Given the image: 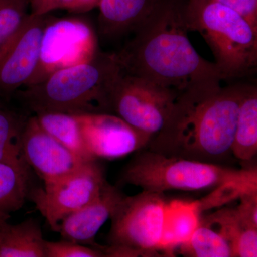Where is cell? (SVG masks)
I'll return each mask as SVG.
<instances>
[{"label":"cell","instance_id":"6da1fadb","mask_svg":"<svg viewBox=\"0 0 257 257\" xmlns=\"http://www.w3.org/2000/svg\"><path fill=\"white\" fill-rule=\"evenodd\" d=\"M196 83L179 92L165 124L147 148L166 155L225 165L231 152L241 82Z\"/></svg>","mask_w":257,"mask_h":257},{"label":"cell","instance_id":"7a4b0ae2","mask_svg":"<svg viewBox=\"0 0 257 257\" xmlns=\"http://www.w3.org/2000/svg\"><path fill=\"white\" fill-rule=\"evenodd\" d=\"M187 1L162 0L132 32L133 37L114 53L123 72L179 92L196 83L222 80L214 62L201 57L189 41Z\"/></svg>","mask_w":257,"mask_h":257},{"label":"cell","instance_id":"3957f363","mask_svg":"<svg viewBox=\"0 0 257 257\" xmlns=\"http://www.w3.org/2000/svg\"><path fill=\"white\" fill-rule=\"evenodd\" d=\"M121 72L114 53L97 52L92 60L55 71L19 89L14 96L35 114L111 113V89Z\"/></svg>","mask_w":257,"mask_h":257},{"label":"cell","instance_id":"277c9868","mask_svg":"<svg viewBox=\"0 0 257 257\" xmlns=\"http://www.w3.org/2000/svg\"><path fill=\"white\" fill-rule=\"evenodd\" d=\"M119 185H133L147 192H202L229 184L257 185L256 167L236 169L181 157L166 156L145 148L120 173Z\"/></svg>","mask_w":257,"mask_h":257},{"label":"cell","instance_id":"5b68a950","mask_svg":"<svg viewBox=\"0 0 257 257\" xmlns=\"http://www.w3.org/2000/svg\"><path fill=\"white\" fill-rule=\"evenodd\" d=\"M184 15L189 31L209 45L222 80L256 73L257 29L242 15L216 0H187Z\"/></svg>","mask_w":257,"mask_h":257},{"label":"cell","instance_id":"8992f818","mask_svg":"<svg viewBox=\"0 0 257 257\" xmlns=\"http://www.w3.org/2000/svg\"><path fill=\"white\" fill-rule=\"evenodd\" d=\"M163 193L143 191L124 195L110 216L109 245L119 257L162 256L159 246L163 231Z\"/></svg>","mask_w":257,"mask_h":257},{"label":"cell","instance_id":"52a82bcc","mask_svg":"<svg viewBox=\"0 0 257 257\" xmlns=\"http://www.w3.org/2000/svg\"><path fill=\"white\" fill-rule=\"evenodd\" d=\"M179 92L121 72L111 89V114L152 138L165 124Z\"/></svg>","mask_w":257,"mask_h":257},{"label":"cell","instance_id":"ba28073f","mask_svg":"<svg viewBox=\"0 0 257 257\" xmlns=\"http://www.w3.org/2000/svg\"><path fill=\"white\" fill-rule=\"evenodd\" d=\"M106 182L99 160H89L72 173L45 184L43 188L31 189L29 198L57 232L64 216L94 200Z\"/></svg>","mask_w":257,"mask_h":257},{"label":"cell","instance_id":"9c48e42d","mask_svg":"<svg viewBox=\"0 0 257 257\" xmlns=\"http://www.w3.org/2000/svg\"><path fill=\"white\" fill-rule=\"evenodd\" d=\"M96 53L95 37L87 24L71 19H50L44 32L40 62L28 85L58 69L88 62Z\"/></svg>","mask_w":257,"mask_h":257},{"label":"cell","instance_id":"30bf717a","mask_svg":"<svg viewBox=\"0 0 257 257\" xmlns=\"http://www.w3.org/2000/svg\"><path fill=\"white\" fill-rule=\"evenodd\" d=\"M48 15L29 14L21 29L0 57V101L10 100L28 85L36 72Z\"/></svg>","mask_w":257,"mask_h":257},{"label":"cell","instance_id":"8fae6325","mask_svg":"<svg viewBox=\"0 0 257 257\" xmlns=\"http://www.w3.org/2000/svg\"><path fill=\"white\" fill-rule=\"evenodd\" d=\"M92 160H114L147 148L152 137L111 113L75 114Z\"/></svg>","mask_w":257,"mask_h":257},{"label":"cell","instance_id":"7c38bea8","mask_svg":"<svg viewBox=\"0 0 257 257\" xmlns=\"http://www.w3.org/2000/svg\"><path fill=\"white\" fill-rule=\"evenodd\" d=\"M22 147L29 167L36 172L44 184L72 173L89 161L75 155L52 138L40 126L35 115L27 120Z\"/></svg>","mask_w":257,"mask_h":257},{"label":"cell","instance_id":"4fadbf2b","mask_svg":"<svg viewBox=\"0 0 257 257\" xmlns=\"http://www.w3.org/2000/svg\"><path fill=\"white\" fill-rule=\"evenodd\" d=\"M124 196L117 187L106 182L94 200L64 216L57 232L66 241L94 246L96 234L110 219L114 208Z\"/></svg>","mask_w":257,"mask_h":257},{"label":"cell","instance_id":"5bb4252c","mask_svg":"<svg viewBox=\"0 0 257 257\" xmlns=\"http://www.w3.org/2000/svg\"><path fill=\"white\" fill-rule=\"evenodd\" d=\"M162 0H100L99 30L106 38L132 33L156 10Z\"/></svg>","mask_w":257,"mask_h":257},{"label":"cell","instance_id":"9a60e30c","mask_svg":"<svg viewBox=\"0 0 257 257\" xmlns=\"http://www.w3.org/2000/svg\"><path fill=\"white\" fill-rule=\"evenodd\" d=\"M203 212L197 201L175 199L166 202L163 231L159 250L162 256H174L175 251L187 242L197 229Z\"/></svg>","mask_w":257,"mask_h":257},{"label":"cell","instance_id":"2e32d148","mask_svg":"<svg viewBox=\"0 0 257 257\" xmlns=\"http://www.w3.org/2000/svg\"><path fill=\"white\" fill-rule=\"evenodd\" d=\"M201 222L215 227L227 240L234 257L257 256V228L245 220L236 207L221 208L202 218Z\"/></svg>","mask_w":257,"mask_h":257},{"label":"cell","instance_id":"e0dca14e","mask_svg":"<svg viewBox=\"0 0 257 257\" xmlns=\"http://www.w3.org/2000/svg\"><path fill=\"white\" fill-rule=\"evenodd\" d=\"M233 157L248 165L257 154V87L241 82V98L231 147Z\"/></svg>","mask_w":257,"mask_h":257},{"label":"cell","instance_id":"ac0fdd59","mask_svg":"<svg viewBox=\"0 0 257 257\" xmlns=\"http://www.w3.org/2000/svg\"><path fill=\"white\" fill-rule=\"evenodd\" d=\"M45 243L36 219L16 224L5 220L0 224V257H46Z\"/></svg>","mask_w":257,"mask_h":257},{"label":"cell","instance_id":"d6986e66","mask_svg":"<svg viewBox=\"0 0 257 257\" xmlns=\"http://www.w3.org/2000/svg\"><path fill=\"white\" fill-rule=\"evenodd\" d=\"M28 117L0 106V162L23 172H30L23 152L22 137Z\"/></svg>","mask_w":257,"mask_h":257},{"label":"cell","instance_id":"ffe728a7","mask_svg":"<svg viewBox=\"0 0 257 257\" xmlns=\"http://www.w3.org/2000/svg\"><path fill=\"white\" fill-rule=\"evenodd\" d=\"M35 116L40 126L59 143L84 160H94L86 150L80 126L75 115L44 111L37 113Z\"/></svg>","mask_w":257,"mask_h":257},{"label":"cell","instance_id":"44dd1931","mask_svg":"<svg viewBox=\"0 0 257 257\" xmlns=\"http://www.w3.org/2000/svg\"><path fill=\"white\" fill-rule=\"evenodd\" d=\"M30 172L0 162V214L20 210L30 194Z\"/></svg>","mask_w":257,"mask_h":257},{"label":"cell","instance_id":"7402d4cb","mask_svg":"<svg viewBox=\"0 0 257 257\" xmlns=\"http://www.w3.org/2000/svg\"><path fill=\"white\" fill-rule=\"evenodd\" d=\"M177 251L184 256L234 257L227 240L211 226L201 222L190 239Z\"/></svg>","mask_w":257,"mask_h":257},{"label":"cell","instance_id":"603a6c76","mask_svg":"<svg viewBox=\"0 0 257 257\" xmlns=\"http://www.w3.org/2000/svg\"><path fill=\"white\" fill-rule=\"evenodd\" d=\"M30 0H0V57L28 18Z\"/></svg>","mask_w":257,"mask_h":257},{"label":"cell","instance_id":"cb8c5ba5","mask_svg":"<svg viewBox=\"0 0 257 257\" xmlns=\"http://www.w3.org/2000/svg\"><path fill=\"white\" fill-rule=\"evenodd\" d=\"M45 251L46 257H104L95 247L63 239L60 241H46Z\"/></svg>","mask_w":257,"mask_h":257},{"label":"cell","instance_id":"d4e9b609","mask_svg":"<svg viewBox=\"0 0 257 257\" xmlns=\"http://www.w3.org/2000/svg\"><path fill=\"white\" fill-rule=\"evenodd\" d=\"M239 199L236 209L245 220L257 228V190L243 193Z\"/></svg>","mask_w":257,"mask_h":257},{"label":"cell","instance_id":"484cf974","mask_svg":"<svg viewBox=\"0 0 257 257\" xmlns=\"http://www.w3.org/2000/svg\"><path fill=\"white\" fill-rule=\"evenodd\" d=\"M242 15L257 29V0H216Z\"/></svg>","mask_w":257,"mask_h":257},{"label":"cell","instance_id":"4316f807","mask_svg":"<svg viewBox=\"0 0 257 257\" xmlns=\"http://www.w3.org/2000/svg\"><path fill=\"white\" fill-rule=\"evenodd\" d=\"M73 0H30V14L48 15L56 10H67Z\"/></svg>","mask_w":257,"mask_h":257},{"label":"cell","instance_id":"83f0119b","mask_svg":"<svg viewBox=\"0 0 257 257\" xmlns=\"http://www.w3.org/2000/svg\"><path fill=\"white\" fill-rule=\"evenodd\" d=\"M100 0H73L68 11L74 13H84L97 8Z\"/></svg>","mask_w":257,"mask_h":257},{"label":"cell","instance_id":"f1b7e54d","mask_svg":"<svg viewBox=\"0 0 257 257\" xmlns=\"http://www.w3.org/2000/svg\"><path fill=\"white\" fill-rule=\"evenodd\" d=\"M10 216L8 215H3V214H0V224L3 222V221L8 220L9 219Z\"/></svg>","mask_w":257,"mask_h":257},{"label":"cell","instance_id":"f546056e","mask_svg":"<svg viewBox=\"0 0 257 257\" xmlns=\"http://www.w3.org/2000/svg\"><path fill=\"white\" fill-rule=\"evenodd\" d=\"M3 105V103H2V101H0V106H2Z\"/></svg>","mask_w":257,"mask_h":257}]
</instances>
